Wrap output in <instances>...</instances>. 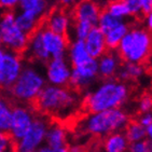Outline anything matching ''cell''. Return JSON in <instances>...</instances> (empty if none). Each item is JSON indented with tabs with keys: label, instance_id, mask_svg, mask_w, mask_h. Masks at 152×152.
I'll list each match as a JSON object with an SVG mask.
<instances>
[{
	"label": "cell",
	"instance_id": "26",
	"mask_svg": "<svg viewBox=\"0 0 152 152\" xmlns=\"http://www.w3.org/2000/svg\"><path fill=\"white\" fill-rule=\"evenodd\" d=\"M12 105L0 94V132L9 133L11 127Z\"/></svg>",
	"mask_w": 152,
	"mask_h": 152
},
{
	"label": "cell",
	"instance_id": "35",
	"mask_svg": "<svg viewBox=\"0 0 152 152\" xmlns=\"http://www.w3.org/2000/svg\"><path fill=\"white\" fill-rule=\"evenodd\" d=\"M20 0H0V8L3 10L13 11L15 7L18 6Z\"/></svg>",
	"mask_w": 152,
	"mask_h": 152
},
{
	"label": "cell",
	"instance_id": "33",
	"mask_svg": "<svg viewBox=\"0 0 152 152\" xmlns=\"http://www.w3.org/2000/svg\"><path fill=\"white\" fill-rule=\"evenodd\" d=\"M129 8L131 15L140 16L141 15V0H123Z\"/></svg>",
	"mask_w": 152,
	"mask_h": 152
},
{
	"label": "cell",
	"instance_id": "8",
	"mask_svg": "<svg viewBox=\"0 0 152 152\" xmlns=\"http://www.w3.org/2000/svg\"><path fill=\"white\" fill-rule=\"evenodd\" d=\"M23 56L7 51L0 65V91L9 92L23 70Z\"/></svg>",
	"mask_w": 152,
	"mask_h": 152
},
{
	"label": "cell",
	"instance_id": "5",
	"mask_svg": "<svg viewBox=\"0 0 152 152\" xmlns=\"http://www.w3.org/2000/svg\"><path fill=\"white\" fill-rule=\"evenodd\" d=\"M47 84L45 76L34 66H24L16 82L10 88L9 96L20 104L31 105Z\"/></svg>",
	"mask_w": 152,
	"mask_h": 152
},
{
	"label": "cell",
	"instance_id": "11",
	"mask_svg": "<svg viewBox=\"0 0 152 152\" xmlns=\"http://www.w3.org/2000/svg\"><path fill=\"white\" fill-rule=\"evenodd\" d=\"M71 76V66L66 57L51 58L45 64V79L51 85L68 86Z\"/></svg>",
	"mask_w": 152,
	"mask_h": 152
},
{
	"label": "cell",
	"instance_id": "27",
	"mask_svg": "<svg viewBox=\"0 0 152 152\" xmlns=\"http://www.w3.org/2000/svg\"><path fill=\"white\" fill-rule=\"evenodd\" d=\"M104 9L108 12L109 14H111L112 16L119 18V20H124L127 16H131V12L123 0L108 2Z\"/></svg>",
	"mask_w": 152,
	"mask_h": 152
},
{
	"label": "cell",
	"instance_id": "37",
	"mask_svg": "<svg viewBox=\"0 0 152 152\" xmlns=\"http://www.w3.org/2000/svg\"><path fill=\"white\" fill-rule=\"evenodd\" d=\"M146 26H147V29L151 32L152 31V12L149 13L148 15H146Z\"/></svg>",
	"mask_w": 152,
	"mask_h": 152
},
{
	"label": "cell",
	"instance_id": "25",
	"mask_svg": "<svg viewBox=\"0 0 152 152\" xmlns=\"http://www.w3.org/2000/svg\"><path fill=\"white\" fill-rule=\"evenodd\" d=\"M124 134H125L127 140L131 142L139 141L147 138V131L146 127H143L137 120H131L129 124L124 129Z\"/></svg>",
	"mask_w": 152,
	"mask_h": 152
},
{
	"label": "cell",
	"instance_id": "47",
	"mask_svg": "<svg viewBox=\"0 0 152 152\" xmlns=\"http://www.w3.org/2000/svg\"><path fill=\"white\" fill-rule=\"evenodd\" d=\"M35 152H36V151H35Z\"/></svg>",
	"mask_w": 152,
	"mask_h": 152
},
{
	"label": "cell",
	"instance_id": "32",
	"mask_svg": "<svg viewBox=\"0 0 152 152\" xmlns=\"http://www.w3.org/2000/svg\"><path fill=\"white\" fill-rule=\"evenodd\" d=\"M14 149V141L9 133L0 132V152Z\"/></svg>",
	"mask_w": 152,
	"mask_h": 152
},
{
	"label": "cell",
	"instance_id": "10",
	"mask_svg": "<svg viewBox=\"0 0 152 152\" xmlns=\"http://www.w3.org/2000/svg\"><path fill=\"white\" fill-rule=\"evenodd\" d=\"M98 77V63L97 59L91 58L88 63L71 68L69 86L79 93L93 83Z\"/></svg>",
	"mask_w": 152,
	"mask_h": 152
},
{
	"label": "cell",
	"instance_id": "28",
	"mask_svg": "<svg viewBox=\"0 0 152 152\" xmlns=\"http://www.w3.org/2000/svg\"><path fill=\"white\" fill-rule=\"evenodd\" d=\"M123 22V20H119V18H114L111 14H109L108 12L105 9H102V13L99 15V20H98V24L97 26L102 30L104 34L108 32L109 30H111L112 28L117 27L119 24H121Z\"/></svg>",
	"mask_w": 152,
	"mask_h": 152
},
{
	"label": "cell",
	"instance_id": "23",
	"mask_svg": "<svg viewBox=\"0 0 152 152\" xmlns=\"http://www.w3.org/2000/svg\"><path fill=\"white\" fill-rule=\"evenodd\" d=\"M129 30V24L123 20L122 23L119 24L117 27H114L111 30H109L108 32H106L105 38L108 50H117L120 42L122 41V39L124 38V36L127 34Z\"/></svg>",
	"mask_w": 152,
	"mask_h": 152
},
{
	"label": "cell",
	"instance_id": "24",
	"mask_svg": "<svg viewBox=\"0 0 152 152\" xmlns=\"http://www.w3.org/2000/svg\"><path fill=\"white\" fill-rule=\"evenodd\" d=\"M15 22L18 24V26L20 27V29L29 37L38 29L43 20H39L30 16V15L26 14V13H24V12L20 11L18 13H15Z\"/></svg>",
	"mask_w": 152,
	"mask_h": 152
},
{
	"label": "cell",
	"instance_id": "16",
	"mask_svg": "<svg viewBox=\"0 0 152 152\" xmlns=\"http://www.w3.org/2000/svg\"><path fill=\"white\" fill-rule=\"evenodd\" d=\"M98 77L104 80L114 79L122 64V59L115 50H108L97 59Z\"/></svg>",
	"mask_w": 152,
	"mask_h": 152
},
{
	"label": "cell",
	"instance_id": "42",
	"mask_svg": "<svg viewBox=\"0 0 152 152\" xmlns=\"http://www.w3.org/2000/svg\"><path fill=\"white\" fill-rule=\"evenodd\" d=\"M2 152H14V149H11V150H7V151H2Z\"/></svg>",
	"mask_w": 152,
	"mask_h": 152
},
{
	"label": "cell",
	"instance_id": "13",
	"mask_svg": "<svg viewBox=\"0 0 152 152\" xmlns=\"http://www.w3.org/2000/svg\"><path fill=\"white\" fill-rule=\"evenodd\" d=\"M102 9L99 4L94 0H80L73 7L71 12V20L72 22H84L92 26H97L99 15Z\"/></svg>",
	"mask_w": 152,
	"mask_h": 152
},
{
	"label": "cell",
	"instance_id": "29",
	"mask_svg": "<svg viewBox=\"0 0 152 152\" xmlns=\"http://www.w3.org/2000/svg\"><path fill=\"white\" fill-rule=\"evenodd\" d=\"M72 23L75 37L78 40H85V38L88 37V35L94 27L90 24L84 23V22H72Z\"/></svg>",
	"mask_w": 152,
	"mask_h": 152
},
{
	"label": "cell",
	"instance_id": "21",
	"mask_svg": "<svg viewBox=\"0 0 152 152\" xmlns=\"http://www.w3.org/2000/svg\"><path fill=\"white\" fill-rule=\"evenodd\" d=\"M129 141L127 140L124 132H117L108 135L104 139L102 149L104 152H127Z\"/></svg>",
	"mask_w": 152,
	"mask_h": 152
},
{
	"label": "cell",
	"instance_id": "20",
	"mask_svg": "<svg viewBox=\"0 0 152 152\" xmlns=\"http://www.w3.org/2000/svg\"><path fill=\"white\" fill-rule=\"evenodd\" d=\"M45 145L51 149L67 146V133L59 123L50 122L45 136Z\"/></svg>",
	"mask_w": 152,
	"mask_h": 152
},
{
	"label": "cell",
	"instance_id": "2",
	"mask_svg": "<svg viewBox=\"0 0 152 152\" xmlns=\"http://www.w3.org/2000/svg\"><path fill=\"white\" fill-rule=\"evenodd\" d=\"M78 92L70 86L45 85L31 104L34 110L41 114L64 115L72 111L78 105Z\"/></svg>",
	"mask_w": 152,
	"mask_h": 152
},
{
	"label": "cell",
	"instance_id": "34",
	"mask_svg": "<svg viewBox=\"0 0 152 152\" xmlns=\"http://www.w3.org/2000/svg\"><path fill=\"white\" fill-rule=\"evenodd\" d=\"M137 121L140 123L143 127H148L149 125L152 124V113L151 112H147V113H141L139 115V118L137 119Z\"/></svg>",
	"mask_w": 152,
	"mask_h": 152
},
{
	"label": "cell",
	"instance_id": "12",
	"mask_svg": "<svg viewBox=\"0 0 152 152\" xmlns=\"http://www.w3.org/2000/svg\"><path fill=\"white\" fill-rule=\"evenodd\" d=\"M41 38L47 52L51 58L66 57L69 48V38L53 32L44 26L43 22L41 24Z\"/></svg>",
	"mask_w": 152,
	"mask_h": 152
},
{
	"label": "cell",
	"instance_id": "31",
	"mask_svg": "<svg viewBox=\"0 0 152 152\" xmlns=\"http://www.w3.org/2000/svg\"><path fill=\"white\" fill-rule=\"evenodd\" d=\"M138 110L139 113H147L151 112L152 110V95L145 94L140 97V99L138 102Z\"/></svg>",
	"mask_w": 152,
	"mask_h": 152
},
{
	"label": "cell",
	"instance_id": "44",
	"mask_svg": "<svg viewBox=\"0 0 152 152\" xmlns=\"http://www.w3.org/2000/svg\"><path fill=\"white\" fill-rule=\"evenodd\" d=\"M0 44H1V28H0Z\"/></svg>",
	"mask_w": 152,
	"mask_h": 152
},
{
	"label": "cell",
	"instance_id": "3",
	"mask_svg": "<svg viewBox=\"0 0 152 152\" xmlns=\"http://www.w3.org/2000/svg\"><path fill=\"white\" fill-rule=\"evenodd\" d=\"M129 121V114L123 109H109L88 114L83 123V131L94 137H107L124 131Z\"/></svg>",
	"mask_w": 152,
	"mask_h": 152
},
{
	"label": "cell",
	"instance_id": "19",
	"mask_svg": "<svg viewBox=\"0 0 152 152\" xmlns=\"http://www.w3.org/2000/svg\"><path fill=\"white\" fill-rule=\"evenodd\" d=\"M18 8L20 12L30 15L39 20H43L48 14V0H20Z\"/></svg>",
	"mask_w": 152,
	"mask_h": 152
},
{
	"label": "cell",
	"instance_id": "22",
	"mask_svg": "<svg viewBox=\"0 0 152 152\" xmlns=\"http://www.w3.org/2000/svg\"><path fill=\"white\" fill-rule=\"evenodd\" d=\"M145 73V67L142 64L129 63V61H122L120 69L118 71L117 79L122 82L135 81L142 77Z\"/></svg>",
	"mask_w": 152,
	"mask_h": 152
},
{
	"label": "cell",
	"instance_id": "36",
	"mask_svg": "<svg viewBox=\"0 0 152 152\" xmlns=\"http://www.w3.org/2000/svg\"><path fill=\"white\" fill-rule=\"evenodd\" d=\"M79 1H80V0H59V3H61V8L67 9V8L75 7L77 3L79 2Z\"/></svg>",
	"mask_w": 152,
	"mask_h": 152
},
{
	"label": "cell",
	"instance_id": "45",
	"mask_svg": "<svg viewBox=\"0 0 152 152\" xmlns=\"http://www.w3.org/2000/svg\"><path fill=\"white\" fill-rule=\"evenodd\" d=\"M149 1V3H150V6H151V8H152V0H148Z\"/></svg>",
	"mask_w": 152,
	"mask_h": 152
},
{
	"label": "cell",
	"instance_id": "1",
	"mask_svg": "<svg viewBox=\"0 0 152 152\" xmlns=\"http://www.w3.org/2000/svg\"><path fill=\"white\" fill-rule=\"evenodd\" d=\"M129 88L125 82L118 79L105 80L85 96L83 108L88 113L121 108L129 99Z\"/></svg>",
	"mask_w": 152,
	"mask_h": 152
},
{
	"label": "cell",
	"instance_id": "41",
	"mask_svg": "<svg viewBox=\"0 0 152 152\" xmlns=\"http://www.w3.org/2000/svg\"><path fill=\"white\" fill-rule=\"evenodd\" d=\"M4 53H6L4 49H3V48L0 45V65H1V63H2V59H3V56H4Z\"/></svg>",
	"mask_w": 152,
	"mask_h": 152
},
{
	"label": "cell",
	"instance_id": "15",
	"mask_svg": "<svg viewBox=\"0 0 152 152\" xmlns=\"http://www.w3.org/2000/svg\"><path fill=\"white\" fill-rule=\"evenodd\" d=\"M22 56L24 57L26 56L29 61H38L42 64H47L51 59V56L45 50L43 42H42V38H41V25L32 35L29 36L27 47Z\"/></svg>",
	"mask_w": 152,
	"mask_h": 152
},
{
	"label": "cell",
	"instance_id": "38",
	"mask_svg": "<svg viewBox=\"0 0 152 152\" xmlns=\"http://www.w3.org/2000/svg\"><path fill=\"white\" fill-rule=\"evenodd\" d=\"M52 152H70L68 146L61 147V148H56V149H52Z\"/></svg>",
	"mask_w": 152,
	"mask_h": 152
},
{
	"label": "cell",
	"instance_id": "43",
	"mask_svg": "<svg viewBox=\"0 0 152 152\" xmlns=\"http://www.w3.org/2000/svg\"><path fill=\"white\" fill-rule=\"evenodd\" d=\"M113 1H121V0H108V2H113Z\"/></svg>",
	"mask_w": 152,
	"mask_h": 152
},
{
	"label": "cell",
	"instance_id": "18",
	"mask_svg": "<svg viewBox=\"0 0 152 152\" xmlns=\"http://www.w3.org/2000/svg\"><path fill=\"white\" fill-rule=\"evenodd\" d=\"M67 55L69 57V64L71 68L81 66L92 58L86 50L84 40H78V39L69 44Z\"/></svg>",
	"mask_w": 152,
	"mask_h": 152
},
{
	"label": "cell",
	"instance_id": "17",
	"mask_svg": "<svg viewBox=\"0 0 152 152\" xmlns=\"http://www.w3.org/2000/svg\"><path fill=\"white\" fill-rule=\"evenodd\" d=\"M84 42L86 50L92 58L98 59L102 54H105L108 51V48L106 44L105 34L98 28V26L92 28L88 37L85 38Z\"/></svg>",
	"mask_w": 152,
	"mask_h": 152
},
{
	"label": "cell",
	"instance_id": "7",
	"mask_svg": "<svg viewBox=\"0 0 152 152\" xmlns=\"http://www.w3.org/2000/svg\"><path fill=\"white\" fill-rule=\"evenodd\" d=\"M50 121L36 115L31 126L22 139L14 143V152H35L45 142V136Z\"/></svg>",
	"mask_w": 152,
	"mask_h": 152
},
{
	"label": "cell",
	"instance_id": "4",
	"mask_svg": "<svg viewBox=\"0 0 152 152\" xmlns=\"http://www.w3.org/2000/svg\"><path fill=\"white\" fill-rule=\"evenodd\" d=\"M122 61L142 64L152 52V36L148 29L134 27L127 31L115 50Z\"/></svg>",
	"mask_w": 152,
	"mask_h": 152
},
{
	"label": "cell",
	"instance_id": "30",
	"mask_svg": "<svg viewBox=\"0 0 152 152\" xmlns=\"http://www.w3.org/2000/svg\"><path fill=\"white\" fill-rule=\"evenodd\" d=\"M129 152H152V142L147 138L142 140L131 142Z\"/></svg>",
	"mask_w": 152,
	"mask_h": 152
},
{
	"label": "cell",
	"instance_id": "46",
	"mask_svg": "<svg viewBox=\"0 0 152 152\" xmlns=\"http://www.w3.org/2000/svg\"><path fill=\"white\" fill-rule=\"evenodd\" d=\"M150 34H151V36H152V31H151V32H150Z\"/></svg>",
	"mask_w": 152,
	"mask_h": 152
},
{
	"label": "cell",
	"instance_id": "9",
	"mask_svg": "<svg viewBox=\"0 0 152 152\" xmlns=\"http://www.w3.org/2000/svg\"><path fill=\"white\" fill-rule=\"evenodd\" d=\"M36 115H37V112L34 110L32 107L24 104L12 106L11 127H10L9 134L14 143L20 141L25 136L35 120Z\"/></svg>",
	"mask_w": 152,
	"mask_h": 152
},
{
	"label": "cell",
	"instance_id": "6",
	"mask_svg": "<svg viewBox=\"0 0 152 152\" xmlns=\"http://www.w3.org/2000/svg\"><path fill=\"white\" fill-rule=\"evenodd\" d=\"M1 44L8 51L23 54L28 43L29 37L20 29L15 22V12L3 10L0 15Z\"/></svg>",
	"mask_w": 152,
	"mask_h": 152
},
{
	"label": "cell",
	"instance_id": "39",
	"mask_svg": "<svg viewBox=\"0 0 152 152\" xmlns=\"http://www.w3.org/2000/svg\"><path fill=\"white\" fill-rule=\"evenodd\" d=\"M146 131H147V137H148V139L152 142V124L147 127Z\"/></svg>",
	"mask_w": 152,
	"mask_h": 152
},
{
	"label": "cell",
	"instance_id": "14",
	"mask_svg": "<svg viewBox=\"0 0 152 152\" xmlns=\"http://www.w3.org/2000/svg\"><path fill=\"white\" fill-rule=\"evenodd\" d=\"M70 23L71 16L68 14V12L65 11L64 8H55L51 10L43 18V24L47 28L67 38V32L70 27Z\"/></svg>",
	"mask_w": 152,
	"mask_h": 152
},
{
	"label": "cell",
	"instance_id": "40",
	"mask_svg": "<svg viewBox=\"0 0 152 152\" xmlns=\"http://www.w3.org/2000/svg\"><path fill=\"white\" fill-rule=\"evenodd\" d=\"M36 152H52V149H51L50 147H48L47 145H45V146L40 147Z\"/></svg>",
	"mask_w": 152,
	"mask_h": 152
}]
</instances>
